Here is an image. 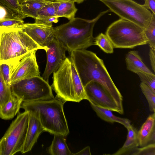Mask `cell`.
Returning a JSON list of instances; mask_svg holds the SVG:
<instances>
[{
  "label": "cell",
  "instance_id": "1",
  "mask_svg": "<svg viewBox=\"0 0 155 155\" xmlns=\"http://www.w3.org/2000/svg\"><path fill=\"white\" fill-rule=\"evenodd\" d=\"M70 54V58L84 87L92 81L99 84L112 98L121 114H123V96L110 77L103 60L95 53L86 49L74 50Z\"/></svg>",
  "mask_w": 155,
  "mask_h": 155
},
{
  "label": "cell",
  "instance_id": "2",
  "mask_svg": "<svg viewBox=\"0 0 155 155\" xmlns=\"http://www.w3.org/2000/svg\"><path fill=\"white\" fill-rule=\"evenodd\" d=\"M109 11L102 12L91 20L74 18L67 23L53 28L54 37L69 53L86 49L94 45L93 31L95 24Z\"/></svg>",
  "mask_w": 155,
  "mask_h": 155
},
{
  "label": "cell",
  "instance_id": "3",
  "mask_svg": "<svg viewBox=\"0 0 155 155\" xmlns=\"http://www.w3.org/2000/svg\"><path fill=\"white\" fill-rule=\"evenodd\" d=\"M64 103L55 97L50 100L23 101L21 108L36 116L44 131L66 137L69 131L64 112Z\"/></svg>",
  "mask_w": 155,
  "mask_h": 155
},
{
  "label": "cell",
  "instance_id": "4",
  "mask_svg": "<svg viewBox=\"0 0 155 155\" xmlns=\"http://www.w3.org/2000/svg\"><path fill=\"white\" fill-rule=\"evenodd\" d=\"M0 64H10L11 74L25 55L34 50L45 49L35 42L18 26L0 27Z\"/></svg>",
  "mask_w": 155,
  "mask_h": 155
},
{
  "label": "cell",
  "instance_id": "5",
  "mask_svg": "<svg viewBox=\"0 0 155 155\" xmlns=\"http://www.w3.org/2000/svg\"><path fill=\"white\" fill-rule=\"evenodd\" d=\"M53 75L51 87L56 97L64 103L67 101L79 102L87 100L84 87L70 58H66Z\"/></svg>",
  "mask_w": 155,
  "mask_h": 155
},
{
  "label": "cell",
  "instance_id": "6",
  "mask_svg": "<svg viewBox=\"0 0 155 155\" xmlns=\"http://www.w3.org/2000/svg\"><path fill=\"white\" fill-rule=\"evenodd\" d=\"M105 34L114 48H133L147 44L143 29L132 22L121 18L108 27Z\"/></svg>",
  "mask_w": 155,
  "mask_h": 155
},
{
  "label": "cell",
  "instance_id": "7",
  "mask_svg": "<svg viewBox=\"0 0 155 155\" xmlns=\"http://www.w3.org/2000/svg\"><path fill=\"white\" fill-rule=\"evenodd\" d=\"M121 18L145 28L150 22L152 13L143 5L133 0H97Z\"/></svg>",
  "mask_w": 155,
  "mask_h": 155
},
{
  "label": "cell",
  "instance_id": "8",
  "mask_svg": "<svg viewBox=\"0 0 155 155\" xmlns=\"http://www.w3.org/2000/svg\"><path fill=\"white\" fill-rule=\"evenodd\" d=\"M12 94L23 101L52 99L54 97L48 83L42 77L36 76L23 79L10 85Z\"/></svg>",
  "mask_w": 155,
  "mask_h": 155
},
{
  "label": "cell",
  "instance_id": "9",
  "mask_svg": "<svg viewBox=\"0 0 155 155\" xmlns=\"http://www.w3.org/2000/svg\"><path fill=\"white\" fill-rule=\"evenodd\" d=\"M29 116V112L25 111L12 122L0 139L1 155H13L21 152L26 137Z\"/></svg>",
  "mask_w": 155,
  "mask_h": 155
},
{
  "label": "cell",
  "instance_id": "10",
  "mask_svg": "<svg viewBox=\"0 0 155 155\" xmlns=\"http://www.w3.org/2000/svg\"><path fill=\"white\" fill-rule=\"evenodd\" d=\"M84 88L87 100L90 103L121 114L112 98L99 84L92 81L88 83Z\"/></svg>",
  "mask_w": 155,
  "mask_h": 155
},
{
  "label": "cell",
  "instance_id": "11",
  "mask_svg": "<svg viewBox=\"0 0 155 155\" xmlns=\"http://www.w3.org/2000/svg\"><path fill=\"white\" fill-rule=\"evenodd\" d=\"M37 51L29 52L19 61L12 72L11 84L22 80L40 76L36 59Z\"/></svg>",
  "mask_w": 155,
  "mask_h": 155
},
{
  "label": "cell",
  "instance_id": "12",
  "mask_svg": "<svg viewBox=\"0 0 155 155\" xmlns=\"http://www.w3.org/2000/svg\"><path fill=\"white\" fill-rule=\"evenodd\" d=\"M40 46L45 48L54 38L52 24L24 23L18 26Z\"/></svg>",
  "mask_w": 155,
  "mask_h": 155
},
{
  "label": "cell",
  "instance_id": "13",
  "mask_svg": "<svg viewBox=\"0 0 155 155\" xmlns=\"http://www.w3.org/2000/svg\"><path fill=\"white\" fill-rule=\"evenodd\" d=\"M47 63L42 77L48 83L51 74L59 68L67 57L65 47L55 38L47 46Z\"/></svg>",
  "mask_w": 155,
  "mask_h": 155
},
{
  "label": "cell",
  "instance_id": "14",
  "mask_svg": "<svg viewBox=\"0 0 155 155\" xmlns=\"http://www.w3.org/2000/svg\"><path fill=\"white\" fill-rule=\"evenodd\" d=\"M28 123L25 141L21 151L22 153L28 152L31 150L41 134L44 131L38 118L29 113Z\"/></svg>",
  "mask_w": 155,
  "mask_h": 155
},
{
  "label": "cell",
  "instance_id": "15",
  "mask_svg": "<svg viewBox=\"0 0 155 155\" xmlns=\"http://www.w3.org/2000/svg\"><path fill=\"white\" fill-rule=\"evenodd\" d=\"M139 146L155 143V112L150 115L137 131Z\"/></svg>",
  "mask_w": 155,
  "mask_h": 155
},
{
  "label": "cell",
  "instance_id": "16",
  "mask_svg": "<svg viewBox=\"0 0 155 155\" xmlns=\"http://www.w3.org/2000/svg\"><path fill=\"white\" fill-rule=\"evenodd\" d=\"M59 4L58 1L48 2L39 11L35 22L44 24L58 22L59 18L56 14Z\"/></svg>",
  "mask_w": 155,
  "mask_h": 155
},
{
  "label": "cell",
  "instance_id": "17",
  "mask_svg": "<svg viewBox=\"0 0 155 155\" xmlns=\"http://www.w3.org/2000/svg\"><path fill=\"white\" fill-rule=\"evenodd\" d=\"M125 61L127 69L130 71L136 74L138 72L153 73L144 63L137 51H129L126 56Z\"/></svg>",
  "mask_w": 155,
  "mask_h": 155
},
{
  "label": "cell",
  "instance_id": "18",
  "mask_svg": "<svg viewBox=\"0 0 155 155\" xmlns=\"http://www.w3.org/2000/svg\"><path fill=\"white\" fill-rule=\"evenodd\" d=\"M128 130L126 140L123 146L113 155H130L131 152L139 146L137 138V131L131 124L127 128Z\"/></svg>",
  "mask_w": 155,
  "mask_h": 155
},
{
  "label": "cell",
  "instance_id": "19",
  "mask_svg": "<svg viewBox=\"0 0 155 155\" xmlns=\"http://www.w3.org/2000/svg\"><path fill=\"white\" fill-rule=\"evenodd\" d=\"M22 99L13 95L6 103L0 108V117L5 120L11 119L18 112Z\"/></svg>",
  "mask_w": 155,
  "mask_h": 155
},
{
  "label": "cell",
  "instance_id": "20",
  "mask_svg": "<svg viewBox=\"0 0 155 155\" xmlns=\"http://www.w3.org/2000/svg\"><path fill=\"white\" fill-rule=\"evenodd\" d=\"M90 104L97 116L102 120L112 123L114 122L119 123L126 128L131 124V121L128 119L116 116L113 114L110 110L98 107L91 103Z\"/></svg>",
  "mask_w": 155,
  "mask_h": 155
},
{
  "label": "cell",
  "instance_id": "21",
  "mask_svg": "<svg viewBox=\"0 0 155 155\" xmlns=\"http://www.w3.org/2000/svg\"><path fill=\"white\" fill-rule=\"evenodd\" d=\"M44 0H32L24 2L20 6L21 11L25 17H30L35 20L38 18L41 9L48 2Z\"/></svg>",
  "mask_w": 155,
  "mask_h": 155
},
{
  "label": "cell",
  "instance_id": "22",
  "mask_svg": "<svg viewBox=\"0 0 155 155\" xmlns=\"http://www.w3.org/2000/svg\"><path fill=\"white\" fill-rule=\"evenodd\" d=\"M65 137L60 134H54L48 152L51 155H71L72 153L66 142Z\"/></svg>",
  "mask_w": 155,
  "mask_h": 155
},
{
  "label": "cell",
  "instance_id": "23",
  "mask_svg": "<svg viewBox=\"0 0 155 155\" xmlns=\"http://www.w3.org/2000/svg\"><path fill=\"white\" fill-rule=\"evenodd\" d=\"M58 1L59 4L56 12V16L59 18H65L69 20L74 18L78 10L75 7V2L72 0H60Z\"/></svg>",
  "mask_w": 155,
  "mask_h": 155
},
{
  "label": "cell",
  "instance_id": "24",
  "mask_svg": "<svg viewBox=\"0 0 155 155\" xmlns=\"http://www.w3.org/2000/svg\"><path fill=\"white\" fill-rule=\"evenodd\" d=\"M0 6L12 18L21 19L26 18L21 12L20 5L17 0H0Z\"/></svg>",
  "mask_w": 155,
  "mask_h": 155
},
{
  "label": "cell",
  "instance_id": "25",
  "mask_svg": "<svg viewBox=\"0 0 155 155\" xmlns=\"http://www.w3.org/2000/svg\"><path fill=\"white\" fill-rule=\"evenodd\" d=\"M94 45L99 46L105 52L112 53L114 52V47L106 34L102 33L94 38Z\"/></svg>",
  "mask_w": 155,
  "mask_h": 155
},
{
  "label": "cell",
  "instance_id": "26",
  "mask_svg": "<svg viewBox=\"0 0 155 155\" xmlns=\"http://www.w3.org/2000/svg\"><path fill=\"white\" fill-rule=\"evenodd\" d=\"M12 95L10 85L5 82L0 70V108L3 107Z\"/></svg>",
  "mask_w": 155,
  "mask_h": 155
},
{
  "label": "cell",
  "instance_id": "27",
  "mask_svg": "<svg viewBox=\"0 0 155 155\" xmlns=\"http://www.w3.org/2000/svg\"><path fill=\"white\" fill-rule=\"evenodd\" d=\"M152 13L150 22L143 29L145 37L150 48L155 50V14Z\"/></svg>",
  "mask_w": 155,
  "mask_h": 155
},
{
  "label": "cell",
  "instance_id": "28",
  "mask_svg": "<svg viewBox=\"0 0 155 155\" xmlns=\"http://www.w3.org/2000/svg\"><path fill=\"white\" fill-rule=\"evenodd\" d=\"M140 87L148 103L150 111L155 112V93L147 85L141 82Z\"/></svg>",
  "mask_w": 155,
  "mask_h": 155
},
{
  "label": "cell",
  "instance_id": "29",
  "mask_svg": "<svg viewBox=\"0 0 155 155\" xmlns=\"http://www.w3.org/2000/svg\"><path fill=\"white\" fill-rule=\"evenodd\" d=\"M137 74L139 76L141 82L149 87L155 93V75L153 73L138 72Z\"/></svg>",
  "mask_w": 155,
  "mask_h": 155
},
{
  "label": "cell",
  "instance_id": "30",
  "mask_svg": "<svg viewBox=\"0 0 155 155\" xmlns=\"http://www.w3.org/2000/svg\"><path fill=\"white\" fill-rule=\"evenodd\" d=\"M141 147L136 148L130 155H155V143L149 144Z\"/></svg>",
  "mask_w": 155,
  "mask_h": 155
},
{
  "label": "cell",
  "instance_id": "31",
  "mask_svg": "<svg viewBox=\"0 0 155 155\" xmlns=\"http://www.w3.org/2000/svg\"><path fill=\"white\" fill-rule=\"evenodd\" d=\"M23 19L19 18H4L0 20V27H15L24 24Z\"/></svg>",
  "mask_w": 155,
  "mask_h": 155
},
{
  "label": "cell",
  "instance_id": "32",
  "mask_svg": "<svg viewBox=\"0 0 155 155\" xmlns=\"http://www.w3.org/2000/svg\"><path fill=\"white\" fill-rule=\"evenodd\" d=\"M0 70L5 82L11 85V69L10 64L8 63L0 64Z\"/></svg>",
  "mask_w": 155,
  "mask_h": 155
},
{
  "label": "cell",
  "instance_id": "33",
  "mask_svg": "<svg viewBox=\"0 0 155 155\" xmlns=\"http://www.w3.org/2000/svg\"><path fill=\"white\" fill-rule=\"evenodd\" d=\"M143 6L147 9L150 10L155 14V0H144Z\"/></svg>",
  "mask_w": 155,
  "mask_h": 155
},
{
  "label": "cell",
  "instance_id": "34",
  "mask_svg": "<svg viewBox=\"0 0 155 155\" xmlns=\"http://www.w3.org/2000/svg\"><path fill=\"white\" fill-rule=\"evenodd\" d=\"M150 62L152 69L155 71V50L150 48L149 53Z\"/></svg>",
  "mask_w": 155,
  "mask_h": 155
},
{
  "label": "cell",
  "instance_id": "35",
  "mask_svg": "<svg viewBox=\"0 0 155 155\" xmlns=\"http://www.w3.org/2000/svg\"><path fill=\"white\" fill-rule=\"evenodd\" d=\"M91 155L90 147L87 146L77 153H72V155Z\"/></svg>",
  "mask_w": 155,
  "mask_h": 155
},
{
  "label": "cell",
  "instance_id": "36",
  "mask_svg": "<svg viewBox=\"0 0 155 155\" xmlns=\"http://www.w3.org/2000/svg\"><path fill=\"white\" fill-rule=\"evenodd\" d=\"M6 18H14L11 17L8 14L5 10L0 6V20Z\"/></svg>",
  "mask_w": 155,
  "mask_h": 155
},
{
  "label": "cell",
  "instance_id": "37",
  "mask_svg": "<svg viewBox=\"0 0 155 155\" xmlns=\"http://www.w3.org/2000/svg\"><path fill=\"white\" fill-rule=\"evenodd\" d=\"M75 2H76L78 4H80L82 3L84 1L86 0H72Z\"/></svg>",
  "mask_w": 155,
  "mask_h": 155
},
{
  "label": "cell",
  "instance_id": "38",
  "mask_svg": "<svg viewBox=\"0 0 155 155\" xmlns=\"http://www.w3.org/2000/svg\"><path fill=\"white\" fill-rule=\"evenodd\" d=\"M19 3L20 4L27 1H29L32 0H17Z\"/></svg>",
  "mask_w": 155,
  "mask_h": 155
},
{
  "label": "cell",
  "instance_id": "39",
  "mask_svg": "<svg viewBox=\"0 0 155 155\" xmlns=\"http://www.w3.org/2000/svg\"><path fill=\"white\" fill-rule=\"evenodd\" d=\"M45 0L46 1H47V2H52L57 1L60 0Z\"/></svg>",
  "mask_w": 155,
  "mask_h": 155
},
{
  "label": "cell",
  "instance_id": "40",
  "mask_svg": "<svg viewBox=\"0 0 155 155\" xmlns=\"http://www.w3.org/2000/svg\"><path fill=\"white\" fill-rule=\"evenodd\" d=\"M0 155H1V149L0 140Z\"/></svg>",
  "mask_w": 155,
  "mask_h": 155
},
{
  "label": "cell",
  "instance_id": "41",
  "mask_svg": "<svg viewBox=\"0 0 155 155\" xmlns=\"http://www.w3.org/2000/svg\"><path fill=\"white\" fill-rule=\"evenodd\" d=\"M1 32H0V41H1Z\"/></svg>",
  "mask_w": 155,
  "mask_h": 155
}]
</instances>
